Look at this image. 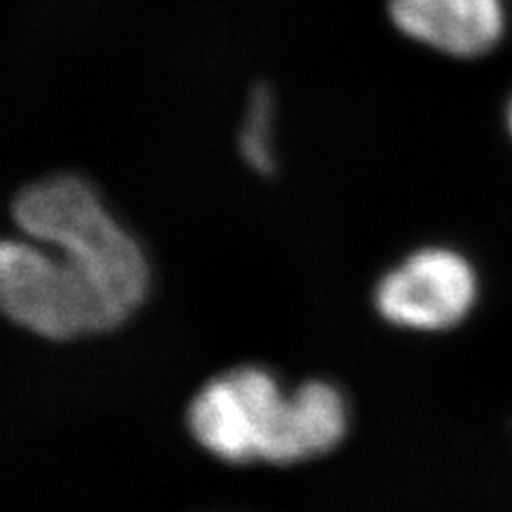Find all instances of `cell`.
Returning <instances> with one entry per match:
<instances>
[{"label": "cell", "instance_id": "1", "mask_svg": "<svg viewBox=\"0 0 512 512\" xmlns=\"http://www.w3.org/2000/svg\"><path fill=\"white\" fill-rule=\"evenodd\" d=\"M188 427L222 461L291 466L333 451L348 421L342 395L325 382L286 397L269 372L239 367L205 384L190 404Z\"/></svg>", "mask_w": 512, "mask_h": 512}, {"label": "cell", "instance_id": "2", "mask_svg": "<svg viewBox=\"0 0 512 512\" xmlns=\"http://www.w3.org/2000/svg\"><path fill=\"white\" fill-rule=\"evenodd\" d=\"M13 218L32 242L82 269L126 318L148 295L146 256L84 180L58 175L28 186L13 203Z\"/></svg>", "mask_w": 512, "mask_h": 512}, {"label": "cell", "instance_id": "3", "mask_svg": "<svg viewBox=\"0 0 512 512\" xmlns=\"http://www.w3.org/2000/svg\"><path fill=\"white\" fill-rule=\"evenodd\" d=\"M0 312L47 340H71L122 325L126 316L58 250L0 242Z\"/></svg>", "mask_w": 512, "mask_h": 512}, {"label": "cell", "instance_id": "4", "mask_svg": "<svg viewBox=\"0 0 512 512\" xmlns=\"http://www.w3.org/2000/svg\"><path fill=\"white\" fill-rule=\"evenodd\" d=\"M474 299L470 265L453 252L425 250L380 282L376 306L393 325L440 331L463 320Z\"/></svg>", "mask_w": 512, "mask_h": 512}, {"label": "cell", "instance_id": "5", "mask_svg": "<svg viewBox=\"0 0 512 512\" xmlns=\"http://www.w3.org/2000/svg\"><path fill=\"white\" fill-rule=\"evenodd\" d=\"M389 11L404 35L461 58L489 52L504 32L502 0H389Z\"/></svg>", "mask_w": 512, "mask_h": 512}, {"label": "cell", "instance_id": "6", "mask_svg": "<svg viewBox=\"0 0 512 512\" xmlns=\"http://www.w3.org/2000/svg\"><path fill=\"white\" fill-rule=\"evenodd\" d=\"M271 118H274V99L265 86L252 92L246 126L239 139L248 165L259 173H271L276 169L274 154H271Z\"/></svg>", "mask_w": 512, "mask_h": 512}, {"label": "cell", "instance_id": "7", "mask_svg": "<svg viewBox=\"0 0 512 512\" xmlns=\"http://www.w3.org/2000/svg\"><path fill=\"white\" fill-rule=\"evenodd\" d=\"M510 128H512V109H510Z\"/></svg>", "mask_w": 512, "mask_h": 512}]
</instances>
